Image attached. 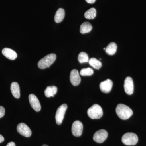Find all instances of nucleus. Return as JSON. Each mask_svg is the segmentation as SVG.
Masks as SVG:
<instances>
[{
    "label": "nucleus",
    "mask_w": 146,
    "mask_h": 146,
    "mask_svg": "<svg viewBox=\"0 0 146 146\" xmlns=\"http://www.w3.org/2000/svg\"><path fill=\"white\" fill-rule=\"evenodd\" d=\"M116 112L118 117L123 120L128 119L133 114L130 108L122 104H119L117 106Z\"/></svg>",
    "instance_id": "obj_1"
},
{
    "label": "nucleus",
    "mask_w": 146,
    "mask_h": 146,
    "mask_svg": "<svg viewBox=\"0 0 146 146\" xmlns=\"http://www.w3.org/2000/svg\"><path fill=\"white\" fill-rule=\"evenodd\" d=\"M56 58V55L54 54H50L47 55L38 62V67L41 69L49 68L54 63Z\"/></svg>",
    "instance_id": "obj_2"
},
{
    "label": "nucleus",
    "mask_w": 146,
    "mask_h": 146,
    "mask_svg": "<svg viewBox=\"0 0 146 146\" xmlns=\"http://www.w3.org/2000/svg\"><path fill=\"white\" fill-rule=\"evenodd\" d=\"M87 115L91 119H99L103 115L102 109L100 105L94 104L87 110Z\"/></svg>",
    "instance_id": "obj_3"
},
{
    "label": "nucleus",
    "mask_w": 146,
    "mask_h": 146,
    "mask_svg": "<svg viewBox=\"0 0 146 146\" xmlns=\"http://www.w3.org/2000/svg\"><path fill=\"white\" fill-rule=\"evenodd\" d=\"M138 137L136 134L128 132L124 134L122 138V143L128 146L135 145L138 142Z\"/></svg>",
    "instance_id": "obj_4"
},
{
    "label": "nucleus",
    "mask_w": 146,
    "mask_h": 146,
    "mask_svg": "<svg viewBox=\"0 0 146 146\" xmlns=\"http://www.w3.org/2000/svg\"><path fill=\"white\" fill-rule=\"evenodd\" d=\"M68 105L66 104H63L58 108L56 113L55 119L56 123L58 125L62 123Z\"/></svg>",
    "instance_id": "obj_5"
},
{
    "label": "nucleus",
    "mask_w": 146,
    "mask_h": 146,
    "mask_svg": "<svg viewBox=\"0 0 146 146\" xmlns=\"http://www.w3.org/2000/svg\"><path fill=\"white\" fill-rule=\"evenodd\" d=\"M108 133L105 129H100L94 134L93 139L95 142L98 143H102L107 138Z\"/></svg>",
    "instance_id": "obj_6"
},
{
    "label": "nucleus",
    "mask_w": 146,
    "mask_h": 146,
    "mask_svg": "<svg viewBox=\"0 0 146 146\" xmlns=\"http://www.w3.org/2000/svg\"><path fill=\"white\" fill-rule=\"evenodd\" d=\"M17 130L18 133L25 137H29L31 136V130L30 128L24 123H21L18 124L17 127Z\"/></svg>",
    "instance_id": "obj_7"
},
{
    "label": "nucleus",
    "mask_w": 146,
    "mask_h": 146,
    "mask_svg": "<svg viewBox=\"0 0 146 146\" xmlns=\"http://www.w3.org/2000/svg\"><path fill=\"white\" fill-rule=\"evenodd\" d=\"M83 128V125L80 121H76L74 122L72 127L73 135L76 137H79L82 134Z\"/></svg>",
    "instance_id": "obj_8"
},
{
    "label": "nucleus",
    "mask_w": 146,
    "mask_h": 146,
    "mask_svg": "<svg viewBox=\"0 0 146 146\" xmlns=\"http://www.w3.org/2000/svg\"><path fill=\"white\" fill-rule=\"evenodd\" d=\"M29 99L32 108L36 112L40 111L41 109V104L36 96L33 94H30Z\"/></svg>",
    "instance_id": "obj_9"
},
{
    "label": "nucleus",
    "mask_w": 146,
    "mask_h": 146,
    "mask_svg": "<svg viewBox=\"0 0 146 146\" xmlns=\"http://www.w3.org/2000/svg\"><path fill=\"white\" fill-rule=\"evenodd\" d=\"M125 91L128 95H131L133 94L134 91V84L133 79L130 77H127L126 78L124 81Z\"/></svg>",
    "instance_id": "obj_10"
},
{
    "label": "nucleus",
    "mask_w": 146,
    "mask_h": 146,
    "mask_svg": "<svg viewBox=\"0 0 146 146\" xmlns=\"http://www.w3.org/2000/svg\"><path fill=\"white\" fill-rule=\"evenodd\" d=\"M113 86V82L109 79L102 82L100 83V89L103 93L108 94L111 91Z\"/></svg>",
    "instance_id": "obj_11"
},
{
    "label": "nucleus",
    "mask_w": 146,
    "mask_h": 146,
    "mask_svg": "<svg viewBox=\"0 0 146 146\" xmlns=\"http://www.w3.org/2000/svg\"><path fill=\"white\" fill-rule=\"evenodd\" d=\"M70 80L74 86H78L81 82V78L78 71L74 69L71 71L70 75Z\"/></svg>",
    "instance_id": "obj_12"
},
{
    "label": "nucleus",
    "mask_w": 146,
    "mask_h": 146,
    "mask_svg": "<svg viewBox=\"0 0 146 146\" xmlns=\"http://www.w3.org/2000/svg\"><path fill=\"white\" fill-rule=\"evenodd\" d=\"M3 55L11 60H14L17 57V54L13 50L9 48H4L2 51Z\"/></svg>",
    "instance_id": "obj_13"
},
{
    "label": "nucleus",
    "mask_w": 146,
    "mask_h": 146,
    "mask_svg": "<svg viewBox=\"0 0 146 146\" xmlns=\"http://www.w3.org/2000/svg\"><path fill=\"white\" fill-rule=\"evenodd\" d=\"M11 91L14 98H19L20 97V86L16 82H13L11 84Z\"/></svg>",
    "instance_id": "obj_14"
},
{
    "label": "nucleus",
    "mask_w": 146,
    "mask_h": 146,
    "mask_svg": "<svg viewBox=\"0 0 146 146\" xmlns=\"http://www.w3.org/2000/svg\"><path fill=\"white\" fill-rule=\"evenodd\" d=\"M65 16V11L63 8H59L56 13L54 16V21L58 23L63 21Z\"/></svg>",
    "instance_id": "obj_15"
},
{
    "label": "nucleus",
    "mask_w": 146,
    "mask_h": 146,
    "mask_svg": "<svg viewBox=\"0 0 146 146\" xmlns=\"http://www.w3.org/2000/svg\"><path fill=\"white\" fill-rule=\"evenodd\" d=\"M117 45L115 42H111L106 48V52L110 55H113L116 53L117 50Z\"/></svg>",
    "instance_id": "obj_16"
},
{
    "label": "nucleus",
    "mask_w": 146,
    "mask_h": 146,
    "mask_svg": "<svg viewBox=\"0 0 146 146\" xmlns=\"http://www.w3.org/2000/svg\"><path fill=\"white\" fill-rule=\"evenodd\" d=\"M57 88L54 86H49L45 89L44 93L45 96L48 98L54 97V96L57 93Z\"/></svg>",
    "instance_id": "obj_17"
},
{
    "label": "nucleus",
    "mask_w": 146,
    "mask_h": 146,
    "mask_svg": "<svg viewBox=\"0 0 146 146\" xmlns=\"http://www.w3.org/2000/svg\"><path fill=\"white\" fill-rule=\"evenodd\" d=\"M92 26L89 22H84L82 24L80 27V32L82 34L88 33L91 31Z\"/></svg>",
    "instance_id": "obj_18"
},
{
    "label": "nucleus",
    "mask_w": 146,
    "mask_h": 146,
    "mask_svg": "<svg viewBox=\"0 0 146 146\" xmlns=\"http://www.w3.org/2000/svg\"><path fill=\"white\" fill-rule=\"evenodd\" d=\"M89 63L91 66L97 70H99L102 66L101 62L95 58H90L89 60Z\"/></svg>",
    "instance_id": "obj_19"
},
{
    "label": "nucleus",
    "mask_w": 146,
    "mask_h": 146,
    "mask_svg": "<svg viewBox=\"0 0 146 146\" xmlns=\"http://www.w3.org/2000/svg\"><path fill=\"white\" fill-rule=\"evenodd\" d=\"M96 16V10L94 8H90L84 13V17L88 19H93Z\"/></svg>",
    "instance_id": "obj_20"
},
{
    "label": "nucleus",
    "mask_w": 146,
    "mask_h": 146,
    "mask_svg": "<svg viewBox=\"0 0 146 146\" xmlns=\"http://www.w3.org/2000/svg\"><path fill=\"white\" fill-rule=\"evenodd\" d=\"M78 60L80 63H81L89 62V58L88 54L83 52H80L78 55Z\"/></svg>",
    "instance_id": "obj_21"
},
{
    "label": "nucleus",
    "mask_w": 146,
    "mask_h": 146,
    "mask_svg": "<svg viewBox=\"0 0 146 146\" xmlns=\"http://www.w3.org/2000/svg\"><path fill=\"white\" fill-rule=\"evenodd\" d=\"M94 74V70L91 68H88L82 69L80 74L82 76H89Z\"/></svg>",
    "instance_id": "obj_22"
},
{
    "label": "nucleus",
    "mask_w": 146,
    "mask_h": 146,
    "mask_svg": "<svg viewBox=\"0 0 146 146\" xmlns=\"http://www.w3.org/2000/svg\"><path fill=\"white\" fill-rule=\"evenodd\" d=\"M5 114V109L4 108L0 106V118L3 117Z\"/></svg>",
    "instance_id": "obj_23"
},
{
    "label": "nucleus",
    "mask_w": 146,
    "mask_h": 146,
    "mask_svg": "<svg viewBox=\"0 0 146 146\" xmlns=\"http://www.w3.org/2000/svg\"><path fill=\"white\" fill-rule=\"evenodd\" d=\"M6 146H16V145L14 142H11L9 143Z\"/></svg>",
    "instance_id": "obj_24"
},
{
    "label": "nucleus",
    "mask_w": 146,
    "mask_h": 146,
    "mask_svg": "<svg viewBox=\"0 0 146 146\" xmlns=\"http://www.w3.org/2000/svg\"><path fill=\"white\" fill-rule=\"evenodd\" d=\"M96 0H86V2L89 3L93 4L95 2Z\"/></svg>",
    "instance_id": "obj_25"
},
{
    "label": "nucleus",
    "mask_w": 146,
    "mask_h": 146,
    "mask_svg": "<svg viewBox=\"0 0 146 146\" xmlns=\"http://www.w3.org/2000/svg\"><path fill=\"white\" fill-rule=\"evenodd\" d=\"M4 141V138L0 134V143H2Z\"/></svg>",
    "instance_id": "obj_26"
},
{
    "label": "nucleus",
    "mask_w": 146,
    "mask_h": 146,
    "mask_svg": "<svg viewBox=\"0 0 146 146\" xmlns=\"http://www.w3.org/2000/svg\"><path fill=\"white\" fill-rule=\"evenodd\" d=\"M42 146H48L47 145H43Z\"/></svg>",
    "instance_id": "obj_27"
}]
</instances>
